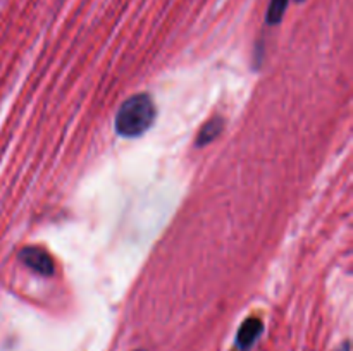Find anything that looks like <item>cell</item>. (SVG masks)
<instances>
[{"label": "cell", "mask_w": 353, "mask_h": 351, "mask_svg": "<svg viewBox=\"0 0 353 351\" xmlns=\"http://www.w3.org/2000/svg\"><path fill=\"white\" fill-rule=\"evenodd\" d=\"M157 117V109L148 93H138L130 96L116 114V133L124 138L141 136L147 129H150Z\"/></svg>", "instance_id": "obj_1"}, {"label": "cell", "mask_w": 353, "mask_h": 351, "mask_svg": "<svg viewBox=\"0 0 353 351\" xmlns=\"http://www.w3.org/2000/svg\"><path fill=\"white\" fill-rule=\"evenodd\" d=\"M19 260L26 265L28 268H31L33 272L40 275H52L55 270L54 260H52L50 255L43 250V248L38 246H26L21 250Z\"/></svg>", "instance_id": "obj_2"}, {"label": "cell", "mask_w": 353, "mask_h": 351, "mask_svg": "<svg viewBox=\"0 0 353 351\" xmlns=\"http://www.w3.org/2000/svg\"><path fill=\"white\" fill-rule=\"evenodd\" d=\"M262 330H264V323H262L261 319H255V317L247 319L241 323L240 330L236 334V346L243 351L250 350L255 341L261 337Z\"/></svg>", "instance_id": "obj_3"}, {"label": "cell", "mask_w": 353, "mask_h": 351, "mask_svg": "<svg viewBox=\"0 0 353 351\" xmlns=\"http://www.w3.org/2000/svg\"><path fill=\"white\" fill-rule=\"evenodd\" d=\"M223 129H224L223 117H214V119H210L209 123L203 124L202 129L199 131V136H196L195 145L199 148H202V147H205V145L212 143V141L216 140L221 133H223Z\"/></svg>", "instance_id": "obj_4"}, {"label": "cell", "mask_w": 353, "mask_h": 351, "mask_svg": "<svg viewBox=\"0 0 353 351\" xmlns=\"http://www.w3.org/2000/svg\"><path fill=\"white\" fill-rule=\"evenodd\" d=\"M286 7H288V0H271L268 14H265V21H268V24L274 26V24L281 23V19L285 17Z\"/></svg>", "instance_id": "obj_5"}, {"label": "cell", "mask_w": 353, "mask_h": 351, "mask_svg": "<svg viewBox=\"0 0 353 351\" xmlns=\"http://www.w3.org/2000/svg\"><path fill=\"white\" fill-rule=\"evenodd\" d=\"M334 351H350V343H348V341H345V343L340 344V346H338Z\"/></svg>", "instance_id": "obj_6"}, {"label": "cell", "mask_w": 353, "mask_h": 351, "mask_svg": "<svg viewBox=\"0 0 353 351\" xmlns=\"http://www.w3.org/2000/svg\"><path fill=\"white\" fill-rule=\"evenodd\" d=\"M296 2H305V0H296Z\"/></svg>", "instance_id": "obj_7"}]
</instances>
